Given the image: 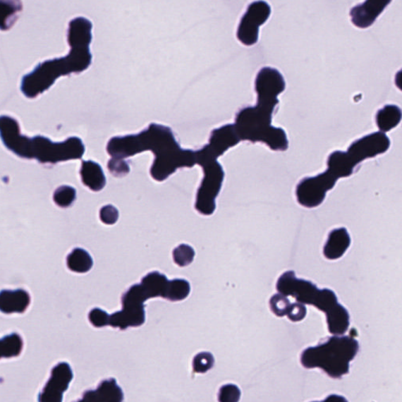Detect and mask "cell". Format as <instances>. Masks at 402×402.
Masks as SVG:
<instances>
[{"label":"cell","mask_w":402,"mask_h":402,"mask_svg":"<svg viewBox=\"0 0 402 402\" xmlns=\"http://www.w3.org/2000/svg\"><path fill=\"white\" fill-rule=\"evenodd\" d=\"M67 267L73 272L84 274L93 267L94 262L91 255L85 249L76 248L66 259Z\"/></svg>","instance_id":"603a6c76"},{"label":"cell","mask_w":402,"mask_h":402,"mask_svg":"<svg viewBox=\"0 0 402 402\" xmlns=\"http://www.w3.org/2000/svg\"><path fill=\"white\" fill-rule=\"evenodd\" d=\"M190 293V283L183 279L169 281L164 299L171 301H181L185 299Z\"/></svg>","instance_id":"484cf974"},{"label":"cell","mask_w":402,"mask_h":402,"mask_svg":"<svg viewBox=\"0 0 402 402\" xmlns=\"http://www.w3.org/2000/svg\"><path fill=\"white\" fill-rule=\"evenodd\" d=\"M3 4V23L2 30H8L12 24L11 18H15L18 11H22L23 4L20 0H2Z\"/></svg>","instance_id":"4316f807"},{"label":"cell","mask_w":402,"mask_h":402,"mask_svg":"<svg viewBox=\"0 0 402 402\" xmlns=\"http://www.w3.org/2000/svg\"><path fill=\"white\" fill-rule=\"evenodd\" d=\"M76 192L71 186L63 185L54 193V201L61 207L71 206L75 200Z\"/></svg>","instance_id":"f1b7e54d"},{"label":"cell","mask_w":402,"mask_h":402,"mask_svg":"<svg viewBox=\"0 0 402 402\" xmlns=\"http://www.w3.org/2000/svg\"><path fill=\"white\" fill-rule=\"evenodd\" d=\"M30 296L25 290H2L0 293V310L4 314H23L30 306Z\"/></svg>","instance_id":"4fadbf2b"},{"label":"cell","mask_w":402,"mask_h":402,"mask_svg":"<svg viewBox=\"0 0 402 402\" xmlns=\"http://www.w3.org/2000/svg\"><path fill=\"white\" fill-rule=\"evenodd\" d=\"M286 87L282 74L276 68L264 67L256 75L255 106L241 109L235 118L234 126L241 142L263 143L273 151H286L289 140L286 131L272 126L279 97Z\"/></svg>","instance_id":"6da1fadb"},{"label":"cell","mask_w":402,"mask_h":402,"mask_svg":"<svg viewBox=\"0 0 402 402\" xmlns=\"http://www.w3.org/2000/svg\"><path fill=\"white\" fill-rule=\"evenodd\" d=\"M391 147V141L382 131L367 135L353 142L348 152L357 164L367 159L384 154Z\"/></svg>","instance_id":"30bf717a"},{"label":"cell","mask_w":402,"mask_h":402,"mask_svg":"<svg viewBox=\"0 0 402 402\" xmlns=\"http://www.w3.org/2000/svg\"><path fill=\"white\" fill-rule=\"evenodd\" d=\"M214 363V359L212 353L201 352L193 360V371L197 373H205L212 368Z\"/></svg>","instance_id":"4dcf8cb0"},{"label":"cell","mask_w":402,"mask_h":402,"mask_svg":"<svg viewBox=\"0 0 402 402\" xmlns=\"http://www.w3.org/2000/svg\"><path fill=\"white\" fill-rule=\"evenodd\" d=\"M92 23L85 18H76L68 25V43L69 47H89L92 39Z\"/></svg>","instance_id":"9a60e30c"},{"label":"cell","mask_w":402,"mask_h":402,"mask_svg":"<svg viewBox=\"0 0 402 402\" xmlns=\"http://www.w3.org/2000/svg\"><path fill=\"white\" fill-rule=\"evenodd\" d=\"M240 398V391L237 386L233 384L221 387L219 394V401H238Z\"/></svg>","instance_id":"836d02e7"},{"label":"cell","mask_w":402,"mask_h":402,"mask_svg":"<svg viewBox=\"0 0 402 402\" xmlns=\"http://www.w3.org/2000/svg\"><path fill=\"white\" fill-rule=\"evenodd\" d=\"M338 180L328 169L315 176L303 178L296 188L298 203L307 209L320 206L327 193L334 188Z\"/></svg>","instance_id":"52a82bcc"},{"label":"cell","mask_w":402,"mask_h":402,"mask_svg":"<svg viewBox=\"0 0 402 402\" xmlns=\"http://www.w3.org/2000/svg\"><path fill=\"white\" fill-rule=\"evenodd\" d=\"M82 181L93 191L102 190L106 184L101 166L92 161H83L80 169Z\"/></svg>","instance_id":"d6986e66"},{"label":"cell","mask_w":402,"mask_h":402,"mask_svg":"<svg viewBox=\"0 0 402 402\" xmlns=\"http://www.w3.org/2000/svg\"><path fill=\"white\" fill-rule=\"evenodd\" d=\"M106 150L111 157L117 159L152 151L155 159L150 175L158 182L164 181L179 169H191L197 164L196 151L183 149L170 128L157 123H151L138 135L111 138Z\"/></svg>","instance_id":"7a4b0ae2"},{"label":"cell","mask_w":402,"mask_h":402,"mask_svg":"<svg viewBox=\"0 0 402 402\" xmlns=\"http://www.w3.org/2000/svg\"><path fill=\"white\" fill-rule=\"evenodd\" d=\"M88 317L90 322L96 328H103L109 325L110 315L105 310L100 308L92 310L89 313Z\"/></svg>","instance_id":"d6a6232c"},{"label":"cell","mask_w":402,"mask_h":402,"mask_svg":"<svg viewBox=\"0 0 402 402\" xmlns=\"http://www.w3.org/2000/svg\"><path fill=\"white\" fill-rule=\"evenodd\" d=\"M291 303L287 296L281 293L276 294L269 300L270 309L277 317H284L288 315Z\"/></svg>","instance_id":"f546056e"},{"label":"cell","mask_w":402,"mask_h":402,"mask_svg":"<svg viewBox=\"0 0 402 402\" xmlns=\"http://www.w3.org/2000/svg\"><path fill=\"white\" fill-rule=\"evenodd\" d=\"M195 252L190 245H180L173 251V259L179 267H183L190 264L193 261Z\"/></svg>","instance_id":"83f0119b"},{"label":"cell","mask_w":402,"mask_h":402,"mask_svg":"<svg viewBox=\"0 0 402 402\" xmlns=\"http://www.w3.org/2000/svg\"><path fill=\"white\" fill-rule=\"evenodd\" d=\"M23 348V339L17 334L5 336L2 338L1 342H0V352H1L2 358L19 356Z\"/></svg>","instance_id":"d4e9b609"},{"label":"cell","mask_w":402,"mask_h":402,"mask_svg":"<svg viewBox=\"0 0 402 402\" xmlns=\"http://www.w3.org/2000/svg\"><path fill=\"white\" fill-rule=\"evenodd\" d=\"M150 298L142 284L131 286L121 298L123 307H145L144 303Z\"/></svg>","instance_id":"cb8c5ba5"},{"label":"cell","mask_w":402,"mask_h":402,"mask_svg":"<svg viewBox=\"0 0 402 402\" xmlns=\"http://www.w3.org/2000/svg\"><path fill=\"white\" fill-rule=\"evenodd\" d=\"M337 303L338 300L336 294L332 292V291L324 288L321 290V293L320 296H319V299L315 307L327 313V312L332 307H334Z\"/></svg>","instance_id":"1f68e13d"},{"label":"cell","mask_w":402,"mask_h":402,"mask_svg":"<svg viewBox=\"0 0 402 402\" xmlns=\"http://www.w3.org/2000/svg\"><path fill=\"white\" fill-rule=\"evenodd\" d=\"M119 218V212L116 207L112 205L103 207L100 212V219L102 223L108 225H113L116 223Z\"/></svg>","instance_id":"8d00e7d4"},{"label":"cell","mask_w":402,"mask_h":402,"mask_svg":"<svg viewBox=\"0 0 402 402\" xmlns=\"http://www.w3.org/2000/svg\"><path fill=\"white\" fill-rule=\"evenodd\" d=\"M329 330L331 334L342 336L348 330L350 325V316L341 304L337 303L327 313Z\"/></svg>","instance_id":"ffe728a7"},{"label":"cell","mask_w":402,"mask_h":402,"mask_svg":"<svg viewBox=\"0 0 402 402\" xmlns=\"http://www.w3.org/2000/svg\"><path fill=\"white\" fill-rule=\"evenodd\" d=\"M169 281L164 274L157 272H151L145 276L141 284L147 292L150 299L151 298H164L167 291Z\"/></svg>","instance_id":"7402d4cb"},{"label":"cell","mask_w":402,"mask_h":402,"mask_svg":"<svg viewBox=\"0 0 402 402\" xmlns=\"http://www.w3.org/2000/svg\"><path fill=\"white\" fill-rule=\"evenodd\" d=\"M395 85L402 92V69L395 75Z\"/></svg>","instance_id":"74e56055"},{"label":"cell","mask_w":402,"mask_h":402,"mask_svg":"<svg viewBox=\"0 0 402 402\" xmlns=\"http://www.w3.org/2000/svg\"><path fill=\"white\" fill-rule=\"evenodd\" d=\"M307 315V308L305 304L297 302L291 304V307L287 315L289 320L296 322H300Z\"/></svg>","instance_id":"e575fe53"},{"label":"cell","mask_w":402,"mask_h":402,"mask_svg":"<svg viewBox=\"0 0 402 402\" xmlns=\"http://www.w3.org/2000/svg\"><path fill=\"white\" fill-rule=\"evenodd\" d=\"M92 55L89 47H72L65 58L47 60L23 76L20 91L29 99L36 98L49 89L61 75L79 73L91 66Z\"/></svg>","instance_id":"277c9868"},{"label":"cell","mask_w":402,"mask_h":402,"mask_svg":"<svg viewBox=\"0 0 402 402\" xmlns=\"http://www.w3.org/2000/svg\"><path fill=\"white\" fill-rule=\"evenodd\" d=\"M272 8L262 0H259L248 6L243 17L241 18L238 29V39L246 46H252L258 42L260 27L269 18Z\"/></svg>","instance_id":"ba28073f"},{"label":"cell","mask_w":402,"mask_h":402,"mask_svg":"<svg viewBox=\"0 0 402 402\" xmlns=\"http://www.w3.org/2000/svg\"><path fill=\"white\" fill-rule=\"evenodd\" d=\"M0 135L5 147L13 154L22 158L37 159L41 164H57L81 159L85 152L84 143L78 137L69 138L65 142H53L44 136L23 135L18 121L9 116L0 118Z\"/></svg>","instance_id":"3957f363"},{"label":"cell","mask_w":402,"mask_h":402,"mask_svg":"<svg viewBox=\"0 0 402 402\" xmlns=\"http://www.w3.org/2000/svg\"><path fill=\"white\" fill-rule=\"evenodd\" d=\"M402 120V110L395 105H386L380 109L376 116L377 126L386 133L396 128Z\"/></svg>","instance_id":"44dd1931"},{"label":"cell","mask_w":402,"mask_h":402,"mask_svg":"<svg viewBox=\"0 0 402 402\" xmlns=\"http://www.w3.org/2000/svg\"><path fill=\"white\" fill-rule=\"evenodd\" d=\"M197 164L203 169L195 199V209L203 216H212L217 209V199L223 187L225 171L214 157L200 149L196 151Z\"/></svg>","instance_id":"8992f818"},{"label":"cell","mask_w":402,"mask_h":402,"mask_svg":"<svg viewBox=\"0 0 402 402\" xmlns=\"http://www.w3.org/2000/svg\"><path fill=\"white\" fill-rule=\"evenodd\" d=\"M357 165L348 151L332 152L327 159V169L339 179L351 176Z\"/></svg>","instance_id":"ac0fdd59"},{"label":"cell","mask_w":402,"mask_h":402,"mask_svg":"<svg viewBox=\"0 0 402 402\" xmlns=\"http://www.w3.org/2000/svg\"><path fill=\"white\" fill-rule=\"evenodd\" d=\"M145 307H123L110 315L109 325L126 330L128 327H141L145 322Z\"/></svg>","instance_id":"e0dca14e"},{"label":"cell","mask_w":402,"mask_h":402,"mask_svg":"<svg viewBox=\"0 0 402 402\" xmlns=\"http://www.w3.org/2000/svg\"><path fill=\"white\" fill-rule=\"evenodd\" d=\"M73 379L71 365L61 363L55 365L51 370V375L42 391L39 394V402H61L63 400V394L68 390L69 384Z\"/></svg>","instance_id":"8fae6325"},{"label":"cell","mask_w":402,"mask_h":402,"mask_svg":"<svg viewBox=\"0 0 402 402\" xmlns=\"http://www.w3.org/2000/svg\"><path fill=\"white\" fill-rule=\"evenodd\" d=\"M358 350L355 339L334 336L327 342L303 351L301 363L305 368H320L331 378H341L349 372V364Z\"/></svg>","instance_id":"5b68a950"},{"label":"cell","mask_w":402,"mask_h":402,"mask_svg":"<svg viewBox=\"0 0 402 402\" xmlns=\"http://www.w3.org/2000/svg\"><path fill=\"white\" fill-rule=\"evenodd\" d=\"M108 165L110 171L116 176L126 175L130 171L128 164L123 159L112 158Z\"/></svg>","instance_id":"d590c367"},{"label":"cell","mask_w":402,"mask_h":402,"mask_svg":"<svg viewBox=\"0 0 402 402\" xmlns=\"http://www.w3.org/2000/svg\"><path fill=\"white\" fill-rule=\"evenodd\" d=\"M279 293L295 298L296 302L316 306L321 290L309 281L298 279L293 270L283 274L276 282Z\"/></svg>","instance_id":"9c48e42d"},{"label":"cell","mask_w":402,"mask_h":402,"mask_svg":"<svg viewBox=\"0 0 402 402\" xmlns=\"http://www.w3.org/2000/svg\"><path fill=\"white\" fill-rule=\"evenodd\" d=\"M351 243L350 235L345 228L335 229L331 231L324 247V255L328 260L341 258Z\"/></svg>","instance_id":"2e32d148"},{"label":"cell","mask_w":402,"mask_h":402,"mask_svg":"<svg viewBox=\"0 0 402 402\" xmlns=\"http://www.w3.org/2000/svg\"><path fill=\"white\" fill-rule=\"evenodd\" d=\"M123 400L121 388L115 379L103 380L96 390H90L83 394V401L121 402Z\"/></svg>","instance_id":"5bb4252c"},{"label":"cell","mask_w":402,"mask_h":402,"mask_svg":"<svg viewBox=\"0 0 402 402\" xmlns=\"http://www.w3.org/2000/svg\"><path fill=\"white\" fill-rule=\"evenodd\" d=\"M391 0H367L363 4L356 6L351 11L353 24L362 29L372 25Z\"/></svg>","instance_id":"7c38bea8"}]
</instances>
